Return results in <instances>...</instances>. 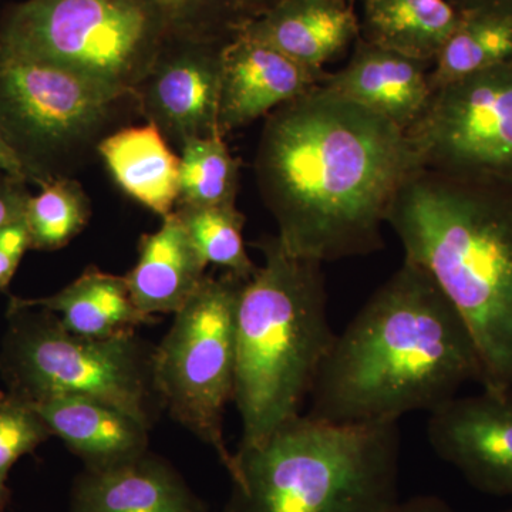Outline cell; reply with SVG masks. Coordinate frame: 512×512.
<instances>
[{
  "instance_id": "obj_1",
  "label": "cell",
  "mask_w": 512,
  "mask_h": 512,
  "mask_svg": "<svg viewBox=\"0 0 512 512\" xmlns=\"http://www.w3.org/2000/svg\"><path fill=\"white\" fill-rule=\"evenodd\" d=\"M420 170L406 131L322 87L266 116L256 153L276 237L320 264L379 251L394 200Z\"/></svg>"
},
{
  "instance_id": "obj_2",
  "label": "cell",
  "mask_w": 512,
  "mask_h": 512,
  "mask_svg": "<svg viewBox=\"0 0 512 512\" xmlns=\"http://www.w3.org/2000/svg\"><path fill=\"white\" fill-rule=\"evenodd\" d=\"M483 383L473 336L421 266H402L335 336L316 375L309 416L336 424L434 412Z\"/></svg>"
},
{
  "instance_id": "obj_3",
  "label": "cell",
  "mask_w": 512,
  "mask_h": 512,
  "mask_svg": "<svg viewBox=\"0 0 512 512\" xmlns=\"http://www.w3.org/2000/svg\"><path fill=\"white\" fill-rule=\"evenodd\" d=\"M387 225L460 313L483 367V389L512 390V181L420 170Z\"/></svg>"
},
{
  "instance_id": "obj_4",
  "label": "cell",
  "mask_w": 512,
  "mask_h": 512,
  "mask_svg": "<svg viewBox=\"0 0 512 512\" xmlns=\"http://www.w3.org/2000/svg\"><path fill=\"white\" fill-rule=\"evenodd\" d=\"M256 247L264 264L242 284L235 316L239 447L262 443L302 414L336 336L322 264L288 254L276 235Z\"/></svg>"
},
{
  "instance_id": "obj_5",
  "label": "cell",
  "mask_w": 512,
  "mask_h": 512,
  "mask_svg": "<svg viewBox=\"0 0 512 512\" xmlns=\"http://www.w3.org/2000/svg\"><path fill=\"white\" fill-rule=\"evenodd\" d=\"M399 421L336 424L299 414L234 453L221 512H389L399 503Z\"/></svg>"
},
{
  "instance_id": "obj_6",
  "label": "cell",
  "mask_w": 512,
  "mask_h": 512,
  "mask_svg": "<svg viewBox=\"0 0 512 512\" xmlns=\"http://www.w3.org/2000/svg\"><path fill=\"white\" fill-rule=\"evenodd\" d=\"M183 23L150 0H25L0 23V50L133 97Z\"/></svg>"
},
{
  "instance_id": "obj_7",
  "label": "cell",
  "mask_w": 512,
  "mask_h": 512,
  "mask_svg": "<svg viewBox=\"0 0 512 512\" xmlns=\"http://www.w3.org/2000/svg\"><path fill=\"white\" fill-rule=\"evenodd\" d=\"M0 376L8 392L29 403L60 396L100 400L153 427L163 410L153 379L154 348L136 332L84 338L55 313L8 306Z\"/></svg>"
},
{
  "instance_id": "obj_8",
  "label": "cell",
  "mask_w": 512,
  "mask_h": 512,
  "mask_svg": "<svg viewBox=\"0 0 512 512\" xmlns=\"http://www.w3.org/2000/svg\"><path fill=\"white\" fill-rule=\"evenodd\" d=\"M130 103L137 100L80 74L0 50V130L26 180L69 177L97 154Z\"/></svg>"
},
{
  "instance_id": "obj_9",
  "label": "cell",
  "mask_w": 512,
  "mask_h": 512,
  "mask_svg": "<svg viewBox=\"0 0 512 512\" xmlns=\"http://www.w3.org/2000/svg\"><path fill=\"white\" fill-rule=\"evenodd\" d=\"M247 279L207 276L154 348L153 379L163 410L220 458L232 473L234 453L224 437V414L234 400L235 316Z\"/></svg>"
},
{
  "instance_id": "obj_10",
  "label": "cell",
  "mask_w": 512,
  "mask_h": 512,
  "mask_svg": "<svg viewBox=\"0 0 512 512\" xmlns=\"http://www.w3.org/2000/svg\"><path fill=\"white\" fill-rule=\"evenodd\" d=\"M406 133L426 170L512 181V60L436 90Z\"/></svg>"
},
{
  "instance_id": "obj_11",
  "label": "cell",
  "mask_w": 512,
  "mask_h": 512,
  "mask_svg": "<svg viewBox=\"0 0 512 512\" xmlns=\"http://www.w3.org/2000/svg\"><path fill=\"white\" fill-rule=\"evenodd\" d=\"M232 33V26H180L137 89L138 113L180 147L220 133L222 49Z\"/></svg>"
},
{
  "instance_id": "obj_12",
  "label": "cell",
  "mask_w": 512,
  "mask_h": 512,
  "mask_svg": "<svg viewBox=\"0 0 512 512\" xmlns=\"http://www.w3.org/2000/svg\"><path fill=\"white\" fill-rule=\"evenodd\" d=\"M427 439L476 490L512 497V390L448 400L430 413Z\"/></svg>"
},
{
  "instance_id": "obj_13",
  "label": "cell",
  "mask_w": 512,
  "mask_h": 512,
  "mask_svg": "<svg viewBox=\"0 0 512 512\" xmlns=\"http://www.w3.org/2000/svg\"><path fill=\"white\" fill-rule=\"evenodd\" d=\"M326 70H312L274 47L232 33L222 49L218 128L227 136L320 86Z\"/></svg>"
},
{
  "instance_id": "obj_14",
  "label": "cell",
  "mask_w": 512,
  "mask_h": 512,
  "mask_svg": "<svg viewBox=\"0 0 512 512\" xmlns=\"http://www.w3.org/2000/svg\"><path fill=\"white\" fill-rule=\"evenodd\" d=\"M232 29L308 69L325 70L355 42L360 25L348 0H278Z\"/></svg>"
},
{
  "instance_id": "obj_15",
  "label": "cell",
  "mask_w": 512,
  "mask_h": 512,
  "mask_svg": "<svg viewBox=\"0 0 512 512\" xmlns=\"http://www.w3.org/2000/svg\"><path fill=\"white\" fill-rule=\"evenodd\" d=\"M431 64L360 42L342 70L326 73L319 87L355 101L407 131L433 96Z\"/></svg>"
},
{
  "instance_id": "obj_16",
  "label": "cell",
  "mask_w": 512,
  "mask_h": 512,
  "mask_svg": "<svg viewBox=\"0 0 512 512\" xmlns=\"http://www.w3.org/2000/svg\"><path fill=\"white\" fill-rule=\"evenodd\" d=\"M70 512H208L181 474L156 454L106 468H84Z\"/></svg>"
},
{
  "instance_id": "obj_17",
  "label": "cell",
  "mask_w": 512,
  "mask_h": 512,
  "mask_svg": "<svg viewBox=\"0 0 512 512\" xmlns=\"http://www.w3.org/2000/svg\"><path fill=\"white\" fill-rule=\"evenodd\" d=\"M52 436L82 458L84 468H106L147 453L150 427L100 400L60 396L32 403Z\"/></svg>"
},
{
  "instance_id": "obj_18",
  "label": "cell",
  "mask_w": 512,
  "mask_h": 512,
  "mask_svg": "<svg viewBox=\"0 0 512 512\" xmlns=\"http://www.w3.org/2000/svg\"><path fill=\"white\" fill-rule=\"evenodd\" d=\"M161 220L158 231L141 237L137 264L124 275L137 308L151 318L175 315L208 276V265L177 214L171 212Z\"/></svg>"
},
{
  "instance_id": "obj_19",
  "label": "cell",
  "mask_w": 512,
  "mask_h": 512,
  "mask_svg": "<svg viewBox=\"0 0 512 512\" xmlns=\"http://www.w3.org/2000/svg\"><path fill=\"white\" fill-rule=\"evenodd\" d=\"M9 303L55 313L64 329L84 338H113L136 332L140 326L150 325L157 319L137 308L124 276L100 271L96 266L84 269L72 284L53 295L10 296Z\"/></svg>"
},
{
  "instance_id": "obj_20",
  "label": "cell",
  "mask_w": 512,
  "mask_h": 512,
  "mask_svg": "<svg viewBox=\"0 0 512 512\" xmlns=\"http://www.w3.org/2000/svg\"><path fill=\"white\" fill-rule=\"evenodd\" d=\"M153 124L117 128L99 144L111 177L128 197L167 217L180 197V157Z\"/></svg>"
},
{
  "instance_id": "obj_21",
  "label": "cell",
  "mask_w": 512,
  "mask_h": 512,
  "mask_svg": "<svg viewBox=\"0 0 512 512\" xmlns=\"http://www.w3.org/2000/svg\"><path fill=\"white\" fill-rule=\"evenodd\" d=\"M463 13L448 0H365L366 42L433 64Z\"/></svg>"
},
{
  "instance_id": "obj_22",
  "label": "cell",
  "mask_w": 512,
  "mask_h": 512,
  "mask_svg": "<svg viewBox=\"0 0 512 512\" xmlns=\"http://www.w3.org/2000/svg\"><path fill=\"white\" fill-rule=\"evenodd\" d=\"M511 60L512 12L466 13L431 64V89Z\"/></svg>"
},
{
  "instance_id": "obj_23",
  "label": "cell",
  "mask_w": 512,
  "mask_h": 512,
  "mask_svg": "<svg viewBox=\"0 0 512 512\" xmlns=\"http://www.w3.org/2000/svg\"><path fill=\"white\" fill-rule=\"evenodd\" d=\"M180 148L177 205L210 207L237 202L241 164L229 153L221 133L190 138Z\"/></svg>"
},
{
  "instance_id": "obj_24",
  "label": "cell",
  "mask_w": 512,
  "mask_h": 512,
  "mask_svg": "<svg viewBox=\"0 0 512 512\" xmlns=\"http://www.w3.org/2000/svg\"><path fill=\"white\" fill-rule=\"evenodd\" d=\"M92 205L82 185L70 177L40 184V192L30 195L25 221L30 249L57 251L66 247L86 227Z\"/></svg>"
},
{
  "instance_id": "obj_25",
  "label": "cell",
  "mask_w": 512,
  "mask_h": 512,
  "mask_svg": "<svg viewBox=\"0 0 512 512\" xmlns=\"http://www.w3.org/2000/svg\"><path fill=\"white\" fill-rule=\"evenodd\" d=\"M190 235L192 244L205 264L220 266L229 274L249 279L256 266L245 248V217L237 204L187 207L177 205L174 210Z\"/></svg>"
},
{
  "instance_id": "obj_26",
  "label": "cell",
  "mask_w": 512,
  "mask_h": 512,
  "mask_svg": "<svg viewBox=\"0 0 512 512\" xmlns=\"http://www.w3.org/2000/svg\"><path fill=\"white\" fill-rule=\"evenodd\" d=\"M50 437L52 431L32 403L9 392L0 393V512L10 503V470Z\"/></svg>"
},
{
  "instance_id": "obj_27",
  "label": "cell",
  "mask_w": 512,
  "mask_h": 512,
  "mask_svg": "<svg viewBox=\"0 0 512 512\" xmlns=\"http://www.w3.org/2000/svg\"><path fill=\"white\" fill-rule=\"evenodd\" d=\"M173 13L183 23L192 25H231L237 20L229 19L235 12L237 0H150Z\"/></svg>"
},
{
  "instance_id": "obj_28",
  "label": "cell",
  "mask_w": 512,
  "mask_h": 512,
  "mask_svg": "<svg viewBox=\"0 0 512 512\" xmlns=\"http://www.w3.org/2000/svg\"><path fill=\"white\" fill-rule=\"evenodd\" d=\"M30 249L25 218L0 228V291H6L23 255Z\"/></svg>"
},
{
  "instance_id": "obj_29",
  "label": "cell",
  "mask_w": 512,
  "mask_h": 512,
  "mask_svg": "<svg viewBox=\"0 0 512 512\" xmlns=\"http://www.w3.org/2000/svg\"><path fill=\"white\" fill-rule=\"evenodd\" d=\"M29 198L25 180L15 175L0 174V228L25 218Z\"/></svg>"
},
{
  "instance_id": "obj_30",
  "label": "cell",
  "mask_w": 512,
  "mask_h": 512,
  "mask_svg": "<svg viewBox=\"0 0 512 512\" xmlns=\"http://www.w3.org/2000/svg\"><path fill=\"white\" fill-rule=\"evenodd\" d=\"M389 512H454L443 500L437 495H416V497L400 500L394 505Z\"/></svg>"
},
{
  "instance_id": "obj_31",
  "label": "cell",
  "mask_w": 512,
  "mask_h": 512,
  "mask_svg": "<svg viewBox=\"0 0 512 512\" xmlns=\"http://www.w3.org/2000/svg\"><path fill=\"white\" fill-rule=\"evenodd\" d=\"M463 13L512 12V0H448Z\"/></svg>"
},
{
  "instance_id": "obj_32",
  "label": "cell",
  "mask_w": 512,
  "mask_h": 512,
  "mask_svg": "<svg viewBox=\"0 0 512 512\" xmlns=\"http://www.w3.org/2000/svg\"><path fill=\"white\" fill-rule=\"evenodd\" d=\"M0 173L15 175V177L26 181L25 171H23L22 164H20L18 158L2 150H0Z\"/></svg>"
},
{
  "instance_id": "obj_33",
  "label": "cell",
  "mask_w": 512,
  "mask_h": 512,
  "mask_svg": "<svg viewBox=\"0 0 512 512\" xmlns=\"http://www.w3.org/2000/svg\"><path fill=\"white\" fill-rule=\"evenodd\" d=\"M0 150L5 151V153L12 154V156H15V153H13L12 148H10L9 144L6 143V138L5 136H3L2 130H0Z\"/></svg>"
},
{
  "instance_id": "obj_34",
  "label": "cell",
  "mask_w": 512,
  "mask_h": 512,
  "mask_svg": "<svg viewBox=\"0 0 512 512\" xmlns=\"http://www.w3.org/2000/svg\"><path fill=\"white\" fill-rule=\"evenodd\" d=\"M275 2H278V0H265L264 8H262V10L268 8V6H271L272 3H275Z\"/></svg>"
},
{
  "instance_id": "obj_35",
  "label": "cell",
  "mask_w": 512,
  "mask_h": 512,
  "mask_svg": "<svg viewBox=\"0 0 512 512\" xmlns=\"http://www.w3.org/2000/svg\"><path fill=\"white\" fill-rule=\"evenodd\" d=\"M237 2L239 3V5H244L245 0H237Z\"/></svg>"
},
{
  "instance_id": "obj_36",
  "label": "cell",
  "mask_w": 512,
  "mask_h": 512,
  "mask_svg": "<svg viewBox=\"0 0 512 512\" xmlns=\"http://www.w3.org/2000/svg\"><path fill=\"white\" fill-rule=\"evenodd\" d=\"M503 512H512V508H508V510H505Z\"/></svg>"
}]
</instances>
